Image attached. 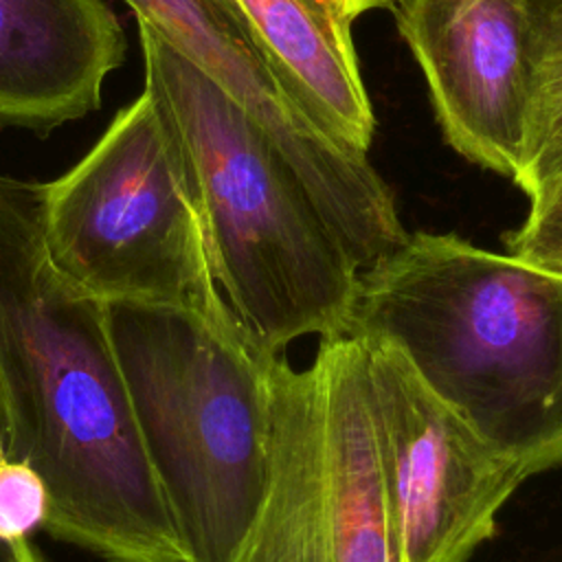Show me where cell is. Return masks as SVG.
Wrapping results in <instances>:
<instances>
[{
  "instance_id": "cell-1",
  "label": "cell",
  "mask_w": 562,
  "mask_h": 562,
  "mask_svg": "<svg viewBox=\"0 0 562 562\" xmlns=\"http://www.w3.org/2000/svg\"><path fill=\"white\" fill-rule=\"evenodd\" d=\"M0 452L46 483V531L108 562H187L105 303L50 261L44 182L0 173Z\"/></svg>"
},
{
  "instance_id": "cell-2",
  "label": "cell",
  "mask_w": 562,
  "mask_h": 562,
  "mask_svg": "<svg viewBox=\"0 0 562 562\" xmlns=\"http://www.w3.org/2000/svg\"><path fill=\"white\" fill-rule=\"evenodd\" d=\"M347 334L391 342L529 474L562 465V274L454 233H408L360 272Z\"/></svg>"
},
{
  "instance_id": "cell-3",
  "label": "cell",
  "mask_w": 562,
  "mask_h": 562,
  "mask_svg": "<svg viewBox=\"0 0 562 562\" xmlns=\"http://www.w3.org/2000/svg\"><path fill=\"white\" fill-rule=\"evenodd\" d=\"M145 88L187 158L215 283L272 353L347 334L360 270L257 123L149 22L136 18Z\"/></svg>"
},
{
  "instance_id": "cell-4",
  "label": "cell",
  "mask_w": 562,
  "mask_h": 562,
  "mask_svg": "<svg viewBox=\"0 0 562 562\" xmlns=\"http://www.w3.org/2000/svg\"><path fill=\"white\" fill-rule=\"evenodd\" d=\"M105 314L184 560L233 562L268 490L279 353L235 316L134 301H110Z\"/></svg>"
},
{
  "instance_id": "cell-5",
  "label": "cell",
  "mask_w": 562,
  "mask_h": 562,
  "mask_svg": "<svg viewBox=\"0 0 562 562\" xmlns=\"http://www.w3.org/2000/svg\"><path fill=\"white\" fill-rule=\"evenodd\" d=\"M44 241L86 294L233 318L211 268L182 147L145 88L61 178L44 182Z\"/></svg>"
},
{
  "instance_id": "cell-6",
  "label": "cell",
  "mask_w": 562,
  "mask_h": 562,
  "mask_svg": "<svg viewBox=\"0 0 562 562\" xmlns=\"http://www.w3.org/2000/svg\"><path fill=\"white\" fill-rule=\"evenodd\" d=\"M272 459L233 562H400L356 336L318 338L310 367L270 369Z\"/></svg>"
},
{
  "instance_id": "cell-7",
  "label": "cell",
  "mask_w": 562,
  "mask_h": 562,
  "mask_svg": "<svg viewBox=\"0 0 562 562\" xmlns=\"http://www.w3.org/2000/svg\"><path fill=\"white\" fill-rule=\"evenodd\" d=\"M356 338L364 349L371 432L400 562H468L531 474L446 404L400 349Z\"/></svg>"
},
{
  "instance_id": "cell-8",
  "label": "cell",
  "mask_w": 562,
  "mask_h": 562,
  "mask_svg": "<svg viewBox=\"0 0 562 562\" xmlns=\"http://www.w3.org/2000/svg\"><path fill=\"white\" fill-rule=\"evenodd\" d=\"M393 13L448 145L514 182L531 94L522 0H404Z\"/></svg>"
},
{
  "instance_id": "cell-9",
  "label": "cell",
  "mask_w": 562,
  "mask_h": 562,
  "mask_svg": "<svg viewBox=\"0 0 562 562\" xmlns=\"http://www.w3.org/2000/svg\"><path fill=\"white\" fill-rule=\"evenodd\" d=\"M125 48L103 0H0V119L55 127L97 110Z\"/></svg>"
},
{
  "instance_id": "cell-10",
  "label": "cell",
  "mask_w": 562,
  "mask_h": 562,
  "mask_svg": "<svg viewBox=\"0 0 562 562\" xmlns=\"http://www.w3.org/2000/svg\"><path fill=\"white\" fill-rule=\"evenodd\" d=\"M285 92L338 147L367 156L375 114L351 22L323 0H233Z\"/></svg>"
},
{
  "instance_id": "cell-11",
  "label": "cell",
  "mask_w": 562,
  "mask_h": 562,
  "mask_svg": "<svg viewBox=\"0 0 562 562\" xmlns=\"http://www.w3.org/2000/svg\"><path fill=\"white\" fill-rule=\"evenodd\" d=\"M531 94L527 136L514 184L531 200L562 178V0H522Z\"/></svg>"
},
{
  "instance_id": "cell-12",
  "label": "cell",
  "mask_w": 562,
  "mask_h": 562,
  "mask_svg": "<svg viewBox=\"0 0 562 562\" xmlns=\"http://www.w3.org/2000/svg\"><path fill=\"white\" fill-rule=\"evenodd\" d=\"M48 507L44 479L29 463L0 452V538L20 540L44 529Z\"/></svg>"
},
{
  "instance_id": "cell-13",
  "label": "cell",
  "mask_w": 562,
  "mask_h": 562,
  "mask_svg": "<svg viewBox=\"0 0 562 562\" xmlns=\"http://www.w3.org/2000/svg\"><path fill=\"white\" fill-rule=\"evenodd\" d=\"M505 248L520 261L562 274V178L529 202L525 222L505 235Z\"/></svg>"
},
{
  "instance_id": "cell-14",
  "label": "cell",
  "mask_w": 562,
  "mask_h": 562,
  "mask_svg": "<svg viewBox=\"0 0 562 562\" xmlns=\"http://www.w3.org/2000/svg\"><path fill=\"white\" fill-rule=\"evenodd\" d=\"M323 2L329 4L345 20L353 22L356 18H360L367 11H375V9L395 11L404 0H323Z\"/></svg>"
},
{
  "instance_id": "cell-15",
  "label": "cell",
  "mask_w": 562,
  "mask_h": 562,
  "mask_svg": "<svg viewBox=\"0 0 562 562\" xmlns=\"http://www.w3.org/2000/svg\"><path fill=\"white\" fill-rule=\"evenodd\" d=\"M0 562H44V560L40 551L29 542V538H20V540L0 538Z\"/></svg>"
}]
</instances>
